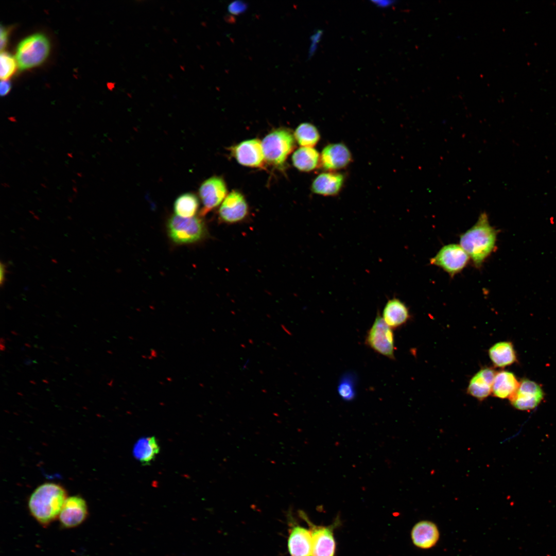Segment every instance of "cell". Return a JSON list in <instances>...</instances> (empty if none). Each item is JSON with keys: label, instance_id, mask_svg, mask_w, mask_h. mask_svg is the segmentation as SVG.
<instances>
[{"label": "cell", "instance_id": "35", "mask_svg": "<svg viewBox=\"0 0 556 556\" xmlns=\"http://www.w3.org/2000/svg\"><path fill=\"white\" fill-rule=\"evenodd\" d=\"M11 333H12L13 334H14V335H18V334H17V333H15V332H14V331H11Z\"/></svg>", "mask_w": 556, "mask_h": 556}, {"label": "cell", "instance_id": "25", "mask_svg": "<svg viewBox=\"0 0 556 556\" xmlns=\"http://www.w3.org/2000/svg\"><path fill=\"white\" fill-rule=\"evenodd\" d=\"M199 207L197 196L192 193H185L175 201L173 208L176 215L183 218H191L196 214Z\"/></svg>", "mask_w": 556, "mask_h": 556}, {"label": "cell", "instance_id": "30", "mask_svg": "<svg viewBox=\"0 0 556 556\" xmlns=\"http://www.w3.org/2000/svg\"><path fill=\"white\" fill-rule=\"evenodd\" d=\"M10 89V83L6 80L2 81L1 82V95L3 96L6 95L9 91Z\"/></svg>", "mask_w": 556, "mask_h": 556}, {"label": "cell", "instance_id": "7", "mask_svg": "<svg viewBox=\"0 0 556 556\" xmlns=\"http://www.w3.org/2000/svg\"><path fill=\"white\" fill-rule=\"evenodd\" d=\"M469 257L460 245L452 244L443 246L430 259V263L453 276L465 267Z\"/></svg>", "mask_w": 556, "mask_h": 556}, {"label": "cell", "instance_id": "20", "mask_svg": "<svg viewBox=\"0 0 556 556\" xmlns=\"http://www.w3.org/2000/svg\"><path fill=\"white\" fill-rule=\"evenodd\" d=\"M519 383L514 374L510 372L502 371L496 373L492 393L499 398H510L516 391Z\"/></svg>", "mask_w": 556, "mask_h": 556}, {"label": "cell", "instance_id": "33", "mask_svg": "<svg viewBox=\"0 0 556 556\" xmlns=\"http://www.w3.org/2000/svg\"><path fill=\"white\" fill-rule=\"evenodd\" d=\"M33 363V361L30 358H26L24 361V363L27 366H30Z\"/></svg>", "mask_w": 556, "mask_h": 556}, {"label": "cell", "instance_id": "8", "mask_svg": "<svg viewBox=\"0 0 556 556\" xmlns=\"http://www.w3.org/2000/svg\"><path fill=\"white\" fill-rule=\"evenodd\" d=\"M199 195L203 205L200 215L204 216L223 202L228 195L225 182L220 177H211L202 183Z\"/></svg>", "mask_w": 556, "mask_h": 556}, {"label": "cell", "instance_id": "23", "mask_svg": "<svg viewBox=\"0 0 556 556\" xmlns=\"http://www.w3.org/2000/svg\"><path fill=\"white\" fill-rule=\"evenodd\" d=\"M490 358L497 367L509 366L516 360V355L512 344L503 341L496 343L489 350Z\"/></svg>", "mask_w": 556, "mask_h": 556}, {"label": "cell", "instance_id": "5", "mask_svg": "<svg viewBox=\"0 0 556 556\" xmlns=\"http://www.w3.org/2000/svg\"><path fill=\"white\" fill-rule=\"evenodd\" d=\"M170 238L177 244H187L200 240L205 235L204 223L197 217L183 218L172 215L167 222Z\"/></svg>", "mask_w": 556, "mask_h": 556}, {"label": "cell", "instance_id": "17", "mask_svg": "<svg viewBox=\"0 0 556 556\" xmlns=\"http://www.w3.org/2000/svg\"><path fill=\"white\" fill-rule=\"evenodd\" d=\"M496 373L490 368H484L478 372L471 379L467 392L479 400L488 397L492 393L493 383Z\"/></svg>", "mask_w": 556, "mask_h": 556}, {"label": "cell", "instance_id": "29", "mask_svg": "<svg viewBox=\"0 0 556 556\" xmlns=\"http://www.w3.org/2000/svg\"><path fill=\"white\" fill-rule=\"evenodd\" d=\"M245 7V5L242 3H240V2H234L229 6V9L232 13H237L242 11Z\"/></svg>", "mask_w": 556, "mask_h": 556}, {"label": "cell", "instance_id": "4", "mask_svg": "<svg viewBox=\"0 0 556 556\" xmlns=\"http://www.w3.org/2000/svg\"><path fill=\"white\" fill-rule=\"evenodd\" d=\"M50 49L47 38L42 34L31 35L19 44L16 60L21 70L30 68L41 64L47 57Z\"/></svg>", "mask_w": 556, "mask_h": 556}, {"label": "cell", "instance_id": "37", "mask_svg": "<svg viewBox=\"0 0 556 556\" xmlns=\"http://www.w3.org/2000/svg\"><path fill=\"white\" fill-rule=\"evenodd\" d=\"M30 382L31 383V384H34V385L36 384V383L34 381L30 380Z\"/></svg>", "mask_w": 556, "mask_h": 556}, {"label": "cell", "instance_id": "13", "mask_svg": "<svg viewBox=\"0 0 556 556\" xmlns=\"http://www.w3.org/2000/svg\"><path fill=\"white\" fill-rule=\"evenodd\" d=\"M352 160L349 148L342 143L329 144L320 154V165L327 171H336L347 167Z\"/></svg>", "mask_w": 556, "mask_h": 556}, {"label": "cell", "instance_id": "18", "mask_svg": "<svg viewBox=\"0 0 556 556\" xmlns=\"http://www.w3.org/2000/svg\"><path fill=\"white\" fill-rule=\"evenodd\" d=\"M409 317L407 306L396 298L389 300L383 311V319L392 329L398 328L405 324Z\"/></svg>", "mask_w": 556, "mask_h": 556}, {"label": "cell", "instance_id": "22", "mask_svg": "<svg viewBox=\"0 0 556 556\" xmlns=\"http://www.w3.org/2000/svg\"><path fill=\"white\" fill-rule=\"evenodd\" d=\"M160 451V446L154 437H143L138 439L133 448L135 458L143 465H148Z\"/></svg>", "mask_w": 556, "mask_h": 556}, {"label": "cell", "instance_id": "3", "mask_svg": "<svg viewBox=\"0 0 556 556\" xmlns=\"http://www.w3.org/2000/svg\"><path fill=\"white\" fill-rule=\"evenodd\" d=\"M265 161L280 168L296 146V140L289 129H276L269 133L262 142Z\"/></svg>", "mask_w": 556, "mask_h": 556}, {"label": "cell", "instance_id": "27", "mask_svg": "<svg viewBox=\"0 0 556 556\" xmlns=\"http://www.w3.org/2000/svg\"><path fill=\"white\" fill-rule=\"evenodd\" d=\"M1 79L5 80L10 77L16 68V62L14 59L7 53H2L0 56Z\"/></svg>", "mask_w": 556, "mask_h": 556}, {"label": "cell", "instance_id": "34", "mask_svg": "<svg viewBox=\"0 0 556 556\" xmlns=\"http://www.w3.org/2000/svg\"><path fill=\"white\" fill-rule=\"evenodd\" d=\"M249 362V359H248L246 361V363H245V364L243 366V369H245V368L247 367V365L248 364Z\"/></svg>", "mask_w": 556, "mask_h": 556}, {"label": "cell", "instance_id": "39", "mask_svg": "<svg viewBox=\"0 0 556 556\" xmlns=\"http://www.w3.org/2000/svg\"><path fill=\"white\" fill-rule=\"evenodd\" d=\"M21 350H22V351H24V350H25V349H24V348H21Z\"/></svg>", "mask_w": 556, "mask_h": 556}, {"label": "cell", "instance_id": "6", "mask_svg": "<svg viewBox=\"0 0 556 556\" xmlns=\"http://www.w3.org/2000/svg\"><path fill=\"white\" fill-rule=\"evenodd\" d=\"M365 343L376 353L394 359V339L392 329L378 314L368 331Z\"/></svg>", "mask_w": 556, "mask_h": 556}, {"label": "cell", "instance_id": "36", "mask_svg": "<svg viewBox=\"0 0 556 556\" xmlns=\"http://www.w3.org/2000/svg\"><path fill=\"white\" fill-rule=\"evenodd\" d=\"M25 345L27 347H29V348L31 347L30 345L29 344H28L27 343H25Z\"/></svg>", "mask_w": 556, "mask_h": 556}, {"label": "cell", "instance_id": "14", "mask_svg": "<svg viewBox=\"0 0 556 556\" xmlns=\"http://www.w3.org/2000/svg\"><path fill=\"white\" fill-rule=\"evenodd\" d=\"M333 526H311L312 556H334L336 544Z\"/></svg>", "mask_w": 556, "mask_h": 556}, {"label": "cell", "instance_id": "2", "mask_svg": "<svg viewBox=\"0 0 556 556\" xmlns=\"http://www.w3.org/2000/svg\"><path fill=\"white\" fill-rule=\"evenodd\" d=\"M496 236V231L490 225L487 214L482 213L474 226L460 236V245L479 267L493 251Z\"/></svg>", "mask_w": 556, "mask_h": 556}, {"label": "cell", "instance_id": "10", "mask_svg": "<svg viewBox=\"0 0 556 556\" xmlns=\"http://www.w3.org/2000/svg\"><path fill=\"white\" fill-rule=\"evenodd\" d=\"M543 398L544 392L540 385L525 379L519 383L516 391L510 400L514 408L520 410H528L537 407Z\"/></svg>", "mask_w": 556, "mask_h": 556}, {"label": "cell", "instance_id": "15", "mask_svg": "<svg viewBox=\"0 0 556 556\" xmlns=\"http://www.w3.org/2000/svg\"><path fill=\"white\" fill-rule=\"evenodd\" d=\"M345 181L342 173L327 171L318 175L313 180L311 189L316 194L323 196H334L341 190Z\"/></svg>", "mask_w": 556, "mask_h": 556}, {"label": "cell", "instance_id": "31", "mask_svg": "<svg viewBox=\"0 0 556 556\" xmlns=\"http://www.w3.org/2000/svg\"><path fill=\"white\" fill-rule=\"evenodd\" d=\"M7 31L4 28L1 29V49L2 50L6 45L7 42Z\"/></svg>", "mask_w": 556, "mask_h": 556}, {"label": "cell", "instance_id": "9", "mask_svg": "<svg viewBox=\"0 0 556 556\" xmlns=\"http://www.w3.org/2000/svg\"><path fill=\"white\" fill-rule=\"evenodd\" d=\"M231 152L236 161L245 166L262 168L266 162L262 142L256 138L239 143L232 148Z\"/></svg>", "mask_w": 556, "mask_h": 556}, {"label": "cell", "instance_id": "12", "mask_svg": "<svg viewBox=\"0 0 556 556\" xmlns=\"http://www.w3.org/2000/svg\"><path fill=\"white\" fill-rule=\"evenodd\" d=\"M248 213V206L244 195L238 191L228 194L219 209V218L224 222L234 223L242 220Z\"/></svg>", "mask_w": 556, "mask_h": 556}, {"label": "cell", "instance_id": "16", "mask_svg": "<svg viewBox=\"0 0 556 556\" xmlns=\"http://www.w3.org/2000/svg\"><path fill=\"white\" fill-rule=\"evenodd\" d=\"M440 533L437 525L432 522L422 520L416 523L411 531L413 543L417 547L429 549L438 542Z\"/></svg>", "mask_w": 556, "mask_h": 556}, {"label": "cell", "instance_id": "19", "mask_svg": "<svg viewBox=\"0 0 556 556\" xmlns=\"http://www.w3.org/2000/svg\"><path fill=\"white\" fill-rule=\"evenodd\" d=\"M291 556H312V537L310 531L297 526L292 530L288 543Z\"/></svg>", "mask_w": 556, "mask_h": 556}, {"label": "cell", "instance_id": "28", "mask_svg": "<svg viewBox=\"0 0 556 556\" xmlns=\"http://www.w3.org/2000/svg\"><path fill=\"white\" fill-rule=\"evenodd\" d=\"M7 268L8 265L6 263L1 262L0 264V283L2 286L5 282L6 280V275L7 274Z\"/></svg>", "mask_w": 556, "mask_h": 556}, {"label": "cell", "instance_id": "11", "mask_svg": "<svg viewBox=\"0 0 556 556\" xmlns=\"http://www.w3.org/2000/svg\"><path fill=\"white\" fill-rule=\"evenodd\" d=\"M88 515L85 500L79 495H74L66 499L58 518L63 527L72 528L81 524Z\"/></svg>", "mask_w": 556, "mask_h": 556}, {"label": "cell", "instance_id": "21", "mask_svg": "<svg viewBox=\"0 0 556 556\" xmlns=\"http://www.w3.org/2000/svg\"><path fill=\"white\" fill-rule=\"evenodd\" d=\"M293 166L303 172H310L320 165V154L314 147H300L293 153Z\"/></svg>", "mask_w": 556, "mask_h": 556}, {"label": "cell", "instance_id": "32", "mask_svg": "<svg viewBox=\"0 0 556 556\" xmlns=\"http://www.w3.org/2000/svg\"><path fill=\"white\" fill-rule=\"evenodd\" d=\"M0 342H1V344H0L1 350L2 351H4L5 350V339L3 337L1 338Z\"/></svg>", "mask_w": 556, "mask_h": 556}, {"label": "cell", "instance_id": "38", "mask_svg": "<svg viewBox=\"0 0 556 556\" xmlns=\"http://www.w3.org/2000/svg\"><path fill=\"white\" fill-rule=\"evenodd\" d=\"M43 381H44L45 383H46V384L48 383V382L47 381H46V380H43Z\"/></svg>", "mask_w": 556, "mask_h": 556}, {"label": "cell", "instance_id": "24", "mask_svg": "<svg viewBox=\"0 0 556 556\" xmlns=\"http://www.w3.org/2000/svg\"><path fill=\"white\" fill-rule=\"evenodd\" d=\"M293 135L296 142L301 147H314L320 139V134L317 127L309 123L300 124L296 129Z\"/></svg>", "mask_w": 556, "mask_h": 556}, {"label": "cell", "instance_id": "26", "mask_svg": "<svg viewBox=\"0 0 556 556\" xmlns=\"http://www.w3.org/2000/svg\"><path fill=\"white\" fill-rule=\"evenodd\" d=\"M338 392L342 399L346 401L353 400L356 395L355 379L351 374L343 375L338 385Z\"/></svg>", "mask_w": 556, "mask_h": 556}, {"label": "cell", "instance_id": "1", "mask_svg": "<svg viewBox=\"0 0 556 556\" xmlns=\"http://www.w3.org/2000/svg\"><path fill=\"white\" fill-rule=\"evenodd\" d=\"M67 498L66 491L60 484L51 482L43 483L29 496V512L39 523L47 525L59 516Z\"/></svg>", "mask_w": 556, "mask_h": 556}]
</instances>
